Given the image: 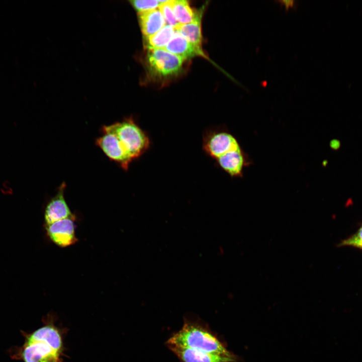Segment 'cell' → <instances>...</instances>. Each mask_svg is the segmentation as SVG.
I'll return each instance as SVG.
<instances>
[{
  "label": "cell",
  "instance_id": "1",
  "mask_svg": "<svg viewBox=\"0 0 362 362\" xmlns=\"http://www.w3.org/2000/svg\"><path fill=\"white\" fill-rule=\"evenodd\" d=\"M173 344L194 350L228 356H234L213 333L209 326L199 318L186 317L181 329L167 340Z\"/></svg>",
  "mask_w": 362,
  "mask_h": 362
},
{
  "label": "cell",
  "instance_id": "2",
  "mask_svg": "<svg viewBox=\"0 0 362 362\" xmlns=\"http://www.w3.org/2000/svg\"><path fill=\"white\" fill-rule=\"evenodd\" d=\"M62 350L60 332L54 326L46 325L29 336L22 355L25 362H60Z\"/></svg>",
  "mask_w": 362,
  "mask_h": 362
},
{
  "label": "cell",
  "instance_id": "3",
  "mask_svg": "<svg viewBox=\"0 0 362 362\" xmlns=\"http://www.w3.org/2000/svg\"><path fill=\"white\" fill-rule=\"evenodd\" d=\"M102 129L114 134L132 159H136L150 147V140L147 133L142 130L132 117L125 118Z\"/></svg>",
  "mask_w": 362,
  "mask_h": 362
},
{
  "label": "cell",
  "instance_id": "4",
  "mask_svg": "<svg viewBox=\"0 0 362 362\" xmlns=\"http://www.w3.org/2000/svg\"><path fill=\"white\" fill-rule=\"evenodd\" d=\"M203 148L218 164L243 150L237 138L225 128L210 129L203 137Z\"/></svg>",
  "mask_w": 362,
  "mask_h": 362
},
{
  "label": "cell",
  "instance_id": "5",
  "mask_svg": "<svg viewBox=\"0 0 362 362\" xmlns=\"http://www.w3.org/2000/svg\"><path fill=\"white\" fill-rule=\"evenodd\" d=\"M147 62L150 72L159 77H168L180 71L184 59L163 49L147 48Z\"/></svg>",
  "mask_w": 362,
  "mask_h": 362
},
{
  "label": "cell",
  "instance_id": "6",
  "mask_svg": "<svg viewBox=\"0 0 362 362\" xmlns=\"http://www.w3.org/2000/svg\"><path fill=\"white\" fill-rule=\"evenodd\" d=\"M102 135L98 137L96 144L112 161L119 164L125 170H128L133 161L122 145L118 137L113 133L102 129Z\"/></svg>",
  "mask_w": 362,
  "mask_h": 362
},
{
  "label": "cell",
  "instance_id": "7",
  "mask_svg": "<svg viewBox=\"0 0 362 362\" xmlns=\"http://www.w3.org/2000/svg\"><path fill=\"white\" fill-rule=\"evenodd\" d=\"M45 229L49 238L59 247H66L77 241L75 216L46 225Z\"/></svg>",
  "mask_w": 362,
  "mask_h": 362
},
{
  "label": "cell",
  "instance_id": "8",
  "mask_svg": "<svg viewBox=\"0 0 362 362\" xmlns=\"http://www.w3.org/2000/svg\"><path fill=\"white\" fill-rule=\"evenodd\" d=\"M66 184L63 182L57 188L56 194L49 201L44 211L45 225L74 216L64 197Z\"/></svg>",
  "mask_w": 362,
  "mask_h": 362
},
{
  "label": "cell",
  "instance_id": "9",
  "mask_svg": "<svg viewBox=\"0 0 362 362\" xmlns=\"http://www.w3.org/2000/svg\"><path fill=\"white\" fill-rule=\"evenodd\" d=\"M166 345L180 362H237L235 356L207 353L173 344Z\"/></svg>",
  "mask_w": 362,
  "mask_h": 362
},
{
  "label": "cell",
  "instance_id": "10",
  "mask_svg": "<svg viewBox=\"0 0 362 362\" xmlns=\"http://www.w3.org/2000/svg\"><path fill=\"white\" fill-rule=\"evenodd\" d=\"M163 49L183 58L184 60L196 56H200L207 58L202 49L197 48L176 31H175L173 37Z\"/></svg>",
  "mask_w": 362,
  "mask_h": 362
},
{
  "label": "cell",
  "instance_id": "11",
  "mask_svg": "<svg viewBox=\"0 0 362 362\" xmlns=\"http://www.w3.org/2000/svg\"><path fill=\"white\" fill-rule=\"evenodd\" d=\"M142 32L145 38L152 36L165 26L166 22L159 10H152L138 14Z\"/></svg>",
  "mask_w": 362,
  "mask_h": 362
},
{
  "label": "cell",
  "instance_id": "12",
  "mask_svg": "<svg viewBox=\"0 0 362 362\" xmlns=\"http://www.w3.org/2000/svg\"><path fill=\"white\" fill-rule=\"evenodd\" d=\"M204 9L202 8L198 11L197 16L193 22L186 24H179L174 28L175 30L186 40L200 49H202L201 19Z\"/></svg>",
  "mask_w": 362,
  "mask_h": 362
},
{
  "label": "cell",
  "instance_id": "13",
  "mask_svg": "<svg viewBox=\"0 0 362 362\" xmlns=\"http://www.w3.org/2000/svg\"><path fill=\"white\" fill-rule=\"evenodd\" d=\"M170 5L175 18L180 25L190 23L195 19L197 12H194L186 0L170 1Z\"/></svg>",
  "mask_w": 362,
  "mask_h": 362
},
{
  "label": "cell",
  "instance_id": "14",
  "mask_svg": "<svg viewBox=\"0 0 362 362\" xmlns=\"http://www.w3.org/2000/svg\"><path fill=\"white\" fill-rule=\"evenodd\" d=\"M175 29L167 25L155 34L146 38L147 48L164 49L173 37Z\"/></svg>",
  "mask_w": 362,
  "mask_h": 362
},
{
  "label": "cell",
  "instance_id": "15",
  "mask_svg": "<svg viewBox=\"0 0 362 362\" xmlns=\"http://www.w3.org/2000/svg\"><path fill=\"white\" fill-rule=\"evenodd\" d=\"M169 2L170 1L166 0L159 1L160 5L158 8L165 22L168 24V25L171 26L174 28L179 24L174 17Z\"/></svg>",
  "mask_w": 362,
  "mask_h": 362
},
{
  "label": "cell",
  "instance_id": "16",
  "mask_svg": "<svg viewBox=\"0 0 362 362\" xmlns=\"http://www.w3.org/2000/svg\"><path fill=\"white\" fill-rule=\"evenodd\" d=\"M130 3L138 13L156 9L160 5L159 1L156 0H135Z\"/></svg>",
  "mask_w": 362,
  "mask_h": 362
},
{
  "label": "cell",
  "instance_id": "17",
  "mask_svg": "<svg viewBox=\"0 0 362 362\" xmlns=\"http://www.w3.org/2000/svg\"><path fill=\"white\" fill-rule=\"evenodd\" d=\"M341 245H350L362 248V227L353 235L343 241Z\"/></svg>",
  "mask_w": 362,
  "mask_h": 362
},
{
  "label": "cell",
  "instance_id": "18",
  "mask_svg": "<svg viewBox=\"0 0 362 362\" xmlns=\"http://www.w3.org/2000/svg\"><path fill=\"white\" fill-rule=\"evenodd\" d=\"M275 2L284 6L287 11L290 8L295 9L297 6V2L295 0H278Z\"/></svg>",
  "mask_w": 362,
  "mask_h": 362
},
{
  "label": "cell",
  "instance_id": "19",
  "mask_svg": "<svg viewBox=\"0 0 362 362\" xmlns=\"http://www.w3.org/2000/svg\"><path fill=\"white\" fill-rule=\"evenodd\" d=\"M330 145L332 149L336 150L339 148L340 146V143L339 141L337 140H333L330 142Z\"/></svg>",
  "mask_w": 362,
  "mask_h": 362
}]
</instances>
